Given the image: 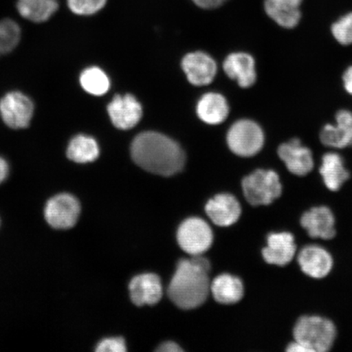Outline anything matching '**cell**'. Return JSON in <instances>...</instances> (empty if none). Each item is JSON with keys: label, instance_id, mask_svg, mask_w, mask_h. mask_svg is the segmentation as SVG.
<instances>
[{"label": "cell", "instance_id": "6da1fadb", "mask_svg": "<svg viewBox=\"0 0 352 352\" xmlns=\"http://www.w3.org/2000/svg\"><path fill=\"white\" fill-rule=\"evenodd\" d=\"M132 160L148 173L170 176L179 173L186 164V154L179 145L157 132L139 134L132 142Z\"/></svg>", "mask_w": 352, "mask_h": 352}, {"label": "cell", "instance_id": "7a4b0ae2", "mask_svg": "<svg viewBox=\"0 0 352 352\" xmlns=\"http://www.w3.org/2000/svg\"><path fill=\"white\" fill-rule=\"evenodd\" d=\"M208 258L197 255L178 263L167 294L175 305L190 310L204 303L210 290Z\"/></svg>", "mask_w": 352, "mask_h": 352}, {"label": "cell", "instance_id": "3957f363", "mask_svg": "<svg viewBox=\"0 0 352 352\" xmlns=\"http://www.w3.org/2000/svg\"><path fill=\"white\" fill-rule=\"evenodd\" d=\"M336 325L318 316H305L294 325V340L302 343L310 352H327L336 341Z\"/></svg>", "mask_w": 352, "mask_h": 352}, {"label": "cell", "instance_id": "277c9868", "mask_svg": "<svg viewBox=\"0 0 352 352\" xmlns=\"http://www.w3.org/2000/svg\"><path fill=\"white\" fill-rule=\"evenodd\" d=\"M35 103L23 91H8L0 98V120L8 129L21 131L32 124Z\"/></svg>", "mask_w": 352, "mask_h": 352}, {"label": "cell", "instance_id": "5b68a950", "mask_svg": "<svg viewBox=\"0 0 352 352\" xmlns=\"http://www.w3.org/2000/svg\"><path fill=\"white\" fill-rule=\"evenodd\" d=\"M244 196L250 205H270L281 196L283 184L275 170L258 169L242 180Z\"/></svg>", "mask_w": 352, "mask_h": 352}, {"label": "cell", "instance_id": "8992f818", "mask_svg": "<svg viewBox=\"0 0 352 352\" xmlns=\"http://www.w3.org/2000/svg\"><path fill=\"white\" fill-rule=\"evenodd\" d=\"M227 142L232 153L240 157H253L261 151L264 134L256 122L248 120L237 121L228 132Z\"/></svg>", "mask_w": 352, "mask_h": 352}, {"label": "cell", "instance_id": "52a82bcc", "mask_svg": "<svg viewBox=\"0 0 352 352\" xmlns=\"http://www.w3.org/2000/svg\"><path fill=\"white\" fill-rule=\"evenodd\" d=\"M80 212L81 205L78 198L72 193L60 192L47 201L44 218L52 228L66 230L76 226Z\"/></svg>", "mask_w": 352, "mask_h": 352}, {"label": "cell", "instance_id": "ba28073f", "mask_svg": "<svg viewBox=\"0 0 352 352\" xmlns=\"http://www.w3.org/2000/svg\"><path fill=\"white\" fill-rule=\"evenodd\" d=\"M177 240L184 252L197 256L210 249L213 242V232L204 219L189 218L179 226Z\"/></svg>", "mask_w": 352, "mask_h": 352}, {"label": "cell", "instance_id": "9c48e42d", "mask_svg": "<svg viewBox=\"0 0 352 352\" xmlns=\"http://www.w3.org/2000/svg\"><path fill=\"white\" fill-rule=\"evenodd\" d=\"M110 121L118 129L129 130L134 127L142 117V107L133 96L117 95L108 104Z\"/></svg>", "mask_w": 352, "mask_h": 352}, {"label": "cell", "instance_id": "30bf717a", "mask_svg": "<svg viewBox=\"0 0 352 352\" xmlns=\"http://www.w3.org/2000/svg\"><path fill=\"white\" fill-rule=\"evenodd\" d=\"M277 152L286 168L294 175L305 176L314 169V155L298 139H292L281 144Z\"/></svg>", "mask_w": 352, "mask_h": 352}, {"label": "cell", "instance_id": "8fae6325", "mask_svg": "<svg viewBox=\"0 0 352 352\" xmlns=\"http://www.w3.org/2000/svg\"><path fill=\"white\" fill-rule=\"evenodd\" d=\"M297 246L292 233L288 232H272L267 237V246L262 250L266 263L283 267L292 262L296 256Z\"/></svg>", "mask_w": 352, "mask_h": 352}, {"label": "cell", "instance_id": "7c38bea8", "mask_svg": "<svg viewBox=\"0 0 352 352\" xmlns=\"http://www.w3.org/2000/svg\"><path fill=\"white\" fill-rule=\"evenodd\" d=\"M300 223L312 239L331 240L336 235V218L327 206H316L306 211Z\"/></svg>", "mask_w": 352, "mask_h": 352}, {"label": "cell", "instance_id": "4fadbf2b", "mask_svg": "<svg viewBox=\"0 0 352 352\" xmlns=\"http://www.w3.org/2000/svg\"><path fill=\"white\" fill-rule=\"evenodd\" d=\"M298 263L303 274L315 279L328 276L333 265L331 254L316 245L303 248L298 254Z\"/></svg>", "mask_w": 352, "mask_h": 352}, {"label": "cell", "instance_id": "5bb4252c", "mask_svg": "<svg viewBox=\"0 0 352 352\" xmlns=\"http://www.w3.org/2000/svg\"><path fill=\"white\" fill-rule=\"evenodd\" d=\"M182 68L189 82L195 86L210 85L217 72L215 61L201 52H192L184 56Z\"/></svg>", "mask_w": 352, "mask_h": 352}, {"label": "cell", "instance_id": "9a60e30c", "mask_svg": "<svg viewBox=\"0 0 352 352\" xmlns=\"http://www.w3.org/2000/svg\"><path fill=\"white\" fill-rule=\"evenodd\" d=\"M336 118V125L327 124L321 130L320 142L333 148L352 146V113L349 110H340Z\"/></svg>", "mask_w": 352, "mask_h": 352}, {"label": "cell", "instance_id": "2e32d148", "mask_svg": "<svg viewBox=\"0 0 352 352\" xmlns=\"http://www.w3.org/2000/svg\"><path fill=\"white\" fill-rule=\"evenodd\" d=\"M129 290L131 300L136 306L156 305L162 296L161 280L153 274L135 276L131 280Z\"/></svg>", "mask_w": 352, "mask_h": 352}, {"label": "cell", "instance_id": "e0dca14e", "mask_svg": "<svg viewBox=\"0 0 352 352\" xmlns=\"http://www.w3.org/2000/svg\"><path fill=\"white\" fill-rule=\"evenodd\" d=\"M206 212L214 224L228 227L235 223L241 217L239 201L231 195H219L206 205Z\"/></svg>", "mask_w": 352, "mask_h": 352}, {"label": "cell", "instance_id": "ac0fdd59", "mask_svg": "<svg viewBox=\"0 0 352 352\" xmlns=\"http://www.w3.org/2000/svg\"><path fill=\"white\" fill-rule=\"evenodd\" d=\"M303 0H264V10L281 28L294 29L301 20Z\"/></svg>", "mask_w": 352, "mask_h": 352}, {"label": "cell", "instance_id": "d6986e66", "mask_svg": "<svg viewBox=\"0 0 352 352\" xmlns=\"http://www.w3.org/2000/svg\"><path fill=\"white\" fill-rule=\"evenodd\" d=\"M223 69L227 76L239 82L241 87H252L256 81L254 59L244 52H236L228 56L224 60Z\"/></svg>", "mask_w": 352, "mask_h": 352}, {"label": "cell", "instance_id": "ffe728a7", "mask_svg": "<svg viewBox=\"0 0 352 352\" xmlns=\"http://www.w3.org/2000/svg\"><path fill=\"white\" fill-rule=\"evenodd\" d=\"M100 153L98 140L85 133L72 136L65 147L66 157L76 164H91L98 160Z\"/></svg>", "mask_w": 352, "mask_h": 352}, {"label": "cell", "instance_id": "44dd1931", "mask_svg": "<svg viewBox=\"0 0 352 352\" xmlns=\"http://www.w3.org/2000/svg\"><path fill=\"white\" fill-rule=\"evenodd\" d=\"M320 174L324 186L330 191L340 190L350 178L349 171L345 167L344 161L337 153H325L320 168Z\"/></svg>", "mask_w": 352, "mask_h": 352}, {"label": "cell", "instance_id": "7402d4cb", "mask_svg": "<svg viewBox=\"0 0 352 352\" xmlns=\"http://www.w3.org/2000/svg\"><path fill=\"white\" fill-rule=\"evenodd\" d=\"M197 113L201 120L208 124L217 125L226 120L230 107L222 95L210 92L198 101Z\"/></svg>", "mask_w": 352, "mask_h": 352}, {"label": "cell", "instance_id": "603a6c76", "mask_svg": "<svg viewBox=\"0 0 352 352\" xmlns=\"http://www.w3.org/2000/svg\"><path fill=\"white\" fill-rule=\"evenodd\" d=\"M210 292L215 300L223 305H233L244 296L243 283L239 277L230 274L219 275L210 284Z\"/></svg>", "mask_w": 352, "mask_h": 352}, {"label": "cell", "instance_id": "cb8c5ba5", "mask_svg": "<svg viewBox=\"0 0 352 352\" xmlns=\"http://www.w3.org/2000/svg\"><path fill=\"white\" fill-rule=\"evenodd\" d=\"M58 8L57 0H19L16 3L22 19L37 24L50 20Z\"/></svg>", "mask_w": 352, "mask_h": 352}, {"label": "cell", "instance_id": "d4e9b609", "mask_svg": "<svg viewBox=\"0 0 352 352\" xmlns=\"http://www.w3.org/2000/svg\"><path fill=\"white\" fill-rule=\"evenodd\" d=\"M79 86L86 94L94 96H102L110 88L107 74L98 66H88L78 76Z\"/></svg>", "mask_w": 352, "mask_h": 352}, {"label": "cell", "instance_id": "484cf974", "mask_svg": "<svg viewBox=\"0 0 352 352\" xmlns=\"http://www.w3.org/2000/svg\"><path fill=\"white\" fill-rule=\"evenodd\" d=\"M21 28L11 19L0 20V57L12 54L19 46L21 41Z\"/></svg>", "mask_w": 352, "mask_h": 352}, {"label": "cell", "instance_id": "4316f807", "mask_svg": "<svg viewBox=\"0 0 352 352\" xmlns=\"http://www.w3.org/2000/svg\"><path fill=\"white\" fill-rule=\"evenodd\" d=\"M108 0H67L68 8L74 14L91 16L102 10Z\"/></svg>", "mask_w": 352, "mask_h": 352}, {"label": "cell", "instance_id": "83f0119b", "mask_svg": "<svg viewBox=\"0 0 352 352\" xmlns=\"http://www.w3.org/2000/svg\"><path fill=\"white\" fill-rule=\"evenodd\" d=\"M331 32L334 38L342 45L352 44V12L343 15L332 25Z\"/></svg>", "mask_w": 352, "mask_h": 352}, {"label": "cell", "instance_id": "f1b7e54d", "mask_svg": "<svg viewBox=\"0 0 352 352\" xmlns=\"http://www.w3.org/2000/svg\"><path fill=\"white\" fill-rule=\"evenodd\" d=\"M126 351L125 340L120 337L104 338L96 347V351L98 352H124Z\"/></svg>", "mask_w": 352, "mask_h": 352}, {"label": "cell", "instance_id": "f546056e", "mask_svg": "<svg viewBox=\"0 0 352 352\" xmlns=\"http://www.w3.org/2000/svg\"><path fill=\"white\" fill-rule=\"evenodd\" d=\"M191 1L202 10H214L223 6L228 0H191Z\"/></svg>", "mask_w": 352, "mask_h": 352}, {"label": "cell", "instance_id": "4dcf8cb0", "mask_svg": "<svg viewBox=\"0 0 352 352\" xmlns=\"http://www.w3.org/2000/svg\"><path fill=\"white\" fill-rule=\"evenodd\" d=\"M10 173V165L6 157L0 155V184L8 179Z\"/></svg>", "mask_w": 352, "mask_h": 352}, {"label": "cell", "instance_id": "1f68e13d", "mask_svg": "<svg viewBox=\"0 0 352 352\" xmlns=\"http://www.w3.org/2000/svg\"><path fill=\"white\" fill-rule=\"evenodd\" d=\"M342 81L345 90L352 96V65L343 74Z\"/></svg>", "mask_w": 352, "mask_h": 352}, {"label": "cell", "instance_id": "d6a6232c", "mask_svg": "<svg viewBox=\"0 0 352 352\" xmlns=\"http://www.w3.org/2000/svg\"><path fill=\"white\" fill-rule=\"evenodd\" d=\"M157 351L164 352H179L182 351L183 349H182V347H179L178 344H176L175 342H166L162 343V344L160 347H158Z\"/></svg>", "mask_w": 352, "mask_h": 352}, {"label": "cell", "instance_id": "836d02e7", "mask_svg": "<svg viewBox=\"0 0 352 352\" xmlns=\"http://www.w3.org/2000/svg\"><path fill=\"white\" fill-rule=\"evenodd\" d=\"M286 351L288 352H310L309 350L307 349L305 346L302 344V343L294 341L286 347Z\"/></svg>", "mask_w": 352, "mask_h": 352}]
</instances>
